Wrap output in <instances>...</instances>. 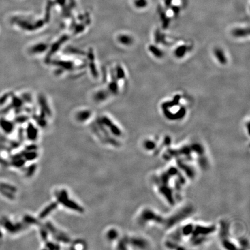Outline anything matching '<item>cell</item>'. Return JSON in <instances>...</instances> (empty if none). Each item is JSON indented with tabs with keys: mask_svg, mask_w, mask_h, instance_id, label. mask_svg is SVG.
<instances>
[{
	"mask_svg": "<svg viewBox=\"0 0 250 250\" xmlns=\"http://www.w3.org/2000/svg\"><path fill=\"white\" fill-rule=\"evenodd\" d=\"M16 189L12 185L0 181V195L8 199H14Z\"/></svg>",
	"mask_w": 250,
	"mask_h": 250,
	"instance_id": "1",
	"label": "cell"
},
{
	"mask_svg": "<svg viewBox=\"0 0 250 250\" xmlns=\"http://www.w3.org/2000/svg\"><path fill=\"white\" fill-rule=\"evenodd\" d=\"M214 55L219 63L222 64H226L228 59L224 51L221 48H216L214 50Z\"/></svg>",
	"mask_w": 250,
	"mask_h": 250,
	"instance_id": "2",
	"label": "cell"
},
{
	"mask_svg": "<svg viewBox=\"0 0 250 250\" xmlns=\"http://www.w3.org/2000/svg\"><path fill=\"white\" fill-rule=\"evenodd\" d=\"M232 34L236 37H244L249 34L248 29H236L233 30Z\"/></svg>",
	"mask_w": 250,
	"mask_h": 250,
	"instance_id": "3",
	"label": "cell"
},
{
	"mask_svg": "<svg viewBox=\"0 0 250 250\" xmlns=\"http://www.w3.org/2000/svg\"><path fill=\"white\" fill-rule=\"evenodd\" d=\"M149 50L150 52H151L152 54H153L156 57L161 58L163 56V51L155 45H150L149 47Z\"/></svg>",
	"mask_w": 250,
	"mask_h": 250,
	"instance_id": "4",
	"label": "cell"
},
{
	"mask_svg": "<svg viewBox=\"0 0 250 250\" xmlns=\"http://www.w3.org/2000/svg\"><path fill=\"white\" fill-rule=\"evenodd\" d=\"M187 46L183 45L180 46L178 48H177L175 50V55L178 58H181L183 56H184L185 54H186L187 52Z\"/></svg>",
	"mask_w": 250,
	"mask_h": 250,
	"instance_id": "5",
	"label": "cell"
}]
</instances>
